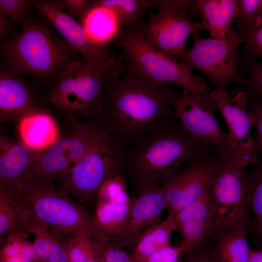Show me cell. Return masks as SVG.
<instances>
[{
  "label": "cell",
  "instance_id": "cell-1",
  "mask_svg": "<svg viewBox=\"0 0 262 262\" xmlns=\"http://www.w3.org/2000/svg\"><path fill=\"white\" fill-rule=\"evenodd\" d=\"M121 53L102 73L101 111L94 119L125 149L139 137L180 120L170 102V84L148 81Z\"/></svg>",
  "mask_w": 262,
  "mask_h": 262
},
{
  "label": "cell",
  "instance_id": "cell-2",
  "mask_svg": "<svg viewBox=\"0 0 262 262\" xmlns=\"http://www.w3.org/2000/svg\"><path fill=\"white\" fill-rule=\"evenodd\" d=\"M125 150L124 177L127 175L137 188L161 186L188 162L218 152L192 137L180 121L139 137Z\"/></svg>",
  "mask_w": 262,
  "mask_h": 262
},
{
  "label": "cell",
  "instance_id": "cell-3",
  "mask_svg": "<svg viewBox=\"0 0 262 262\" xmlns=\"http://www.w3.org/2000/svg\"><path fill=\"white\" fill-rule=\"evenodd\" d=\"M19 27L16 38L0 45V65L16 74L51 87L73 62L82 59L39 12Z\"/></svg>",
  "mask_w": 262,
  "mask_h": 262
},
{
  "label": "cell",
  "instance_id": "cell-4",
  "mask_svg": "<svg viewBox=\"0 0 262 262\" xmlns=\"http://www.w3.org/2000/svg\"><path fill=\"white\" fill-rule=\"evenodd\" d=\"M2 189L12 196L28 219L57 231L84 229L94 235L93 216L54 185L19 181Z\"/></svg>",
  "mask_w": 262,
  "mask_h": 262
},
{
  "label": "cell",
  "instance_id": "cell-5",
  "mask_svg": "<svg viewBox=\"0 0 262 262\" xmlns=\"http://www.w3.org/2000/svg\"><path fill=\"white\" fill-rule=\"evenodd\" d=\"M123 30L113 44L120 48L126 63L148 81L172 84L190 93H210V85L152 47L143 36L141 27Z\"/></svg>",
  "mask_w": 262,
  "mask_h": 262
},
{
  "label": "cell",
  "instance_id": "cell-6",
  "mask_svg": "<svg viewBox=\"0 0 262 262\" xmlns=\"http://www.w3.org/2000/svg\"><path fill=\"white\" fill-rule=\"evenodd\" d=\"M104 71L93 67L82 59L74 61L43 95V103L68 121L95 119L101 111Z\"/></svg>",
  "mask_w": 262,
  "mask_h": 262
},
{
  "label": "cell",
  "instance_id": "cell-7",
  "mask_svg": "<svg viewBox=\"0 0 262 262\" xmlns=\"http://www.w3.org/2000/svg\"><path fill=\"white\" fill-rule=\"evenodd\" d=\"M69 122L68 130L46 149L20 181L54 185L97 145L105 132L94 119Z\"/></svg>",
  "mask_w": 262,
  "mask_h": 262
},
{
  "label": "cell",
  "instance_id": "cell-8",
  "mask_svg": "<svg viewBox=\"0 0 262 262\" xmlns=\"http://www.w3.org/2000/svg\"><path fill=\"white\" fill-rule=\"evenodd\" d=\"M125 152V148L105 131L97 145L55 186L83 203L96 202L105 181L117 175L124 177Z\"/></svg>",
  "mask_w": 262,
  "mask_h": 262
},
{
  "label": "cell",
  "instance_id": "cell-9",
  "mask_svg": "<svg viewBox=\"0 0 262 262\" xmlns=\"http://www.w3.org/2000/svg\"><path fill=\"white\" fill-rule=\"evenodd\" d=\"M193 43L180 63L190 72L196 69L206 77L215 89L227 90L230 84H245L247 79L238 70V47L243 39L231 28L220 38L202 37L196 33L191 35Z\"/></svg>",
  "mask_w": 262,
  "mask_h": 262
},
{
  "label": "cell",
  "instance_id": "cell-10",
  "mask_svg": "<svg viewBox=\"0 0 262 262\" xmlns=\"http://www.w3.org/2000/svg\"><path fill=\"white\" fill-rule=\"evenodd\" d=\"M193 0H159L157 13H150L141 29L145 39L172 60L180 63L186 50L190 35L202 32L193 20Z\"/></svg>",
  "mask_w": 262,
  "mask_h": 262
},
{
  "label": "cell",
  "instance_id": "cell-11",
  "mask_svg": "<svg viewBox=\"0 0 262 262\" xmlns=\"http://www.w3.org/2000/svg\"><path fill=\"white\" fill-rule=\"evenodd\" d=\"M249 173L234 158L221 161L209 187L218 229L245 224L251 229Z\"/></svg>",
  "mask_w": 262,
  "mask_h": 262
},
{
  "label": "cell",
  "instance_id": "cell-12",
  "mask_svg": "<svg viewBox=\"0 0 262 262\" xmlns=\"http://www.w3.org/2000/svg\"><path fill=\"white\" fill-rule=\"evenodd\" d=\"M170 102L186 131L201 143L214 146L221 161L236 159L229 137L217 121V108L210 93L173 90Z\"/></svg>",
  "mask_w": 262,
  "mask_h": 262
},
{
  "label": "cell",
  "instance_id": "cell-13",
  "mask_svg": "<svg viewBox=\"0 0 262 262\" xmlns=\"http://www.w3.org/2000/svg\"><path fill=\"white\" fill-rule=\"evenodd\" d=\"M210 95L226 122V133L235 157L246 168L255 164L260 156L251 132L250 98L243 91L230 94L227 90L215 88Z\"/></svg>",
  "mask_w": 262,
  "mask_h": 262
},
{
  "label": "cell",
  "instance_id": "cell-14",
  "mask_svg": "<svg viewBox=\"0 0 262 262\" xmlns=\"http://www.w3.org/2000/svg\"><path fill=\"white\" fill-rule=\"evenodd\" d=\"M221 166L218 152L188 162L161 186L166 209L174 214L187 207L209 188Z\"/></svg>",
  "mask_w": 262,
  "mask_h": 262
},
{
  "label": "cell",
  "instance_id": "cell-15",
  "mask_svg": "<svg viewBox=\"0 0 262 262\" xmlns=\"http://www.w3.org/2000/svg\"><path fill=\"white\" fill-rule=\"evenodd\" d=\"M31 2L85 63L103 71L110 64L115 56L110 47L100 46L92 40L82 25L59 7L54 0Z\"/></svg>",
  "mask_w": 262,
  "mask_h": 262
},
{
  "label": "cell",
  "instance_id": "cell-16",
  "mask_svg": "<svg viewBox=\"0 0 262 262\" xmlns=\"http://www.w3.org/2000/svg\"><path fill=\"white\" fill-rule=\"evenodd\" d=\"M179 244L183 252L208 244L217 229L216 210L209 188L190 205L174 214Z\"/></svg>",
  "mask_w": 262,
  "mask_h": 262
},
{
  "label": "cell",
  "instance_id": "cell-17",
  "mask_svg": "<svg viewBox=\"0 0 262 262\" xmlns=\"http://www.w3.org/2000/svg\"><path fill=\"white\" fill-rule=\"evenodd\" d=\"M137 190L128 223L120 236L111 243L131 251L142 232L162 221L161 215L166 206L162 186H142Z\"/></svg>",
  "mask_w": 262,
  "mask_h": 262
},
{
  "label": "cell",
  "instance_id": "cell-18",
  "mask_svg": "<svg viewBox=\"0 0 262 262\" xmlns=\"http://www.w3.org/2000/svg\"><path fill=\"white\" fill-rule=\"evenodd\" d=\"M37 82L0 66V118L1 122H19L24 116L41 108L38 105Z\"/></svg>",
  "mask_w": 262,
  "mask_h": 262
},
{
  "label": "cell",
  "instance_id": "cell-19",
  "mask_svg": "<svg viewBox=\"0 0 262 262\" xmlns=\"http://www.w3.org/2000/svg\"><path fill=\"white\" fill-rule=\"evenodd\" d=\"M132 203L128 194L98 196L92 216L96 238L115 241L128 223Z\"/></svg>",
  "mask_w": 262,
  "mask_h": 262
},
{
  "label": "cell",
  "instance_id": "cell-20",
  "mask_svg": "<svg viewBox=\"0 0 262 262\" xmlns=\"http://www.w3.org/2000/svg\"><path fill=\"white\" fill-rule=\"evenodd\" d=\"M45 150L33 148L21 141L1 136L0 188L7 189L19 181Z\"/></svg>",
  "mask_w": 262,
  "mask_h": 262
},
{
  "label": "cell",
  "instance_id": "cell-21",
  "mask_svg": "<svg viewBox=\"0 0 262 262\" xmlns=\"http://www.w3.org/2000/svg\"><path fill=\"white\" fill-rule=\"evenodd\" d=\"M190 12L201 19L202 31H207L210 37L226 36L238 13L237 0H193Z\"/></svg>",
  "mask_w": 262,
  "mask_h": 262
},
{
  "label": "cell",
  "instance_id": "cell-22",
  "mask_svg": "<svg viewBox=\"0 0 262 262\" xmlns=\"http://www.w3.org/2000/svg\"><path fill=\"white\" fill-rule=\"evenodd\" d=\"M21 141L35 149H45L59 137L60 132L52 115L46 109L32 112L18 122Z\"/></svg>",
  "mask_w": 262,
  "mask_h": 262
},
{
  "label": "cell",
  "instance_id": "cell-23",
  "mask_svg": "<svg viewBox=\"0 0 262 262\" xmlns=\"http://www.w3.org/2000/svg\"><path fill=\"white\" fill-rule=\"evenodd\" d=\"M249 232L245 224L217 228L210 243L221 262H247L252 251L247 239Z\"/></svg>",
  "mask_w": 262,
  "mask_h": 262
},
{
  "label": "cell",
  "instance_id": "cell-24",
  "mask_svg": "<svg viewBox=\"0 0 262 262\" xmlns=\"http://www.w3.org/2000/svg\"><path fill=\"white\" fill-rule=\"evenodd\" d=\"M92 3L81 24L95 42L100 46L110 47L122 29L112 10L92 1Z\"/></svg>",
  "mask_w": 262,
  "mask_h": 262
},
{
  "label": "cell",
  "instance_id": "cell-25",
  "mask_svg": "<svg viewBox=\"0 0 262 262\" xmlns=\"http://www.w3.org/2000/svg\"><path fill=\"white\" fill-rule=\"evenodd\" d=\"M175 231L174 214L168 213L164 220L147 229L139 235L131 252L134 262H145L152 254L170 245V238Z\"/></svg>",
  "mask_w": 262,
  "mask_h": 262
},
{
  "label": "cell",
  "instance_id": "cell-26",
  "mask_svg": "<svg viewBox=\"0 0 262 262\" xmlns=\"http://www.w3.org/2000/svg\"><path fill=\"white\" fill-rule=\"evenodd\" d=\"M65 245L68 262H101L98 240L84 230L63 232L52 230Z\"/></svg>",
  "mask_w": 262,
  "mask_h": 262
},
{
  "label": "cell",
  "instance_id": "cell-27",
  "mask_svg": "<svg viewBox=\"0 0 262 262\" xmlns=\"http://www.w3.org/2000/svg\"><path fill=\"white\" fill-rule=\"evenodd\" d=\"M38 262H68L65 245L51 229L28 219Z\"/></svg>",
  "mask_w": 262,
  "mask_h": 262
},
{
  "label": "cell",
  "instance_id": "cell-28",
  "mask_svg": "<svg viewBox=\"0 0 262 262\" xmlns=\"http://www.w3.org/2000/svg\"><path fill=\"white\" fill-rule=\"evenodd\" d=\"M92 1L112 10L116 16L122 30L141 27L145 22L144 13L157 7L159 0H97Z\"/></svg>",
  "mask_w": 262,
  "mask_h": 262
},
{
  "label": "cell",
  "instance_id": "cell-29",
  "mask_svg": "<svg viewBox=\"0 0 262 262\" xmlns=\"http://www.w3.org/2000/svg\"><path fill=\"white\" fill-rule=\"evenodd\" d=\"M31 234L28 219L12 196L0 188V235Z\"/></svg>",
  "mask_w": 262,
  "mask_h": 262
},
{
  "label": "cell",
  "instance_id": "cell-30",
  "mask_svg": "<svg viewBox=\"0 0 262 262\" xmlns=\"http://www.w3.org/2000/svg\"><path fill=\"white\" fill-rule=\"evenodd\" d=\"M249 173V203L251 217V232L262 247V158L251 165Z\"/></svg>",
  "mask_w": 262,
  "mask_h": 262
},
{
  "label": "cell",
  "instance_id": "cell-31",
  "mask_svg": "<svg viewBox=\"0 0 262 262\" xmlns=\"http://www.w3.org/2000/svg\"><path fill=\"white\" fill-rule=\"evenodd\" d=\"M2 244L0 262H37L36 254L29 236L11 234L6 235Z\"/></svg>",
  "mask_w": 262,
  "mask_h": 262
},
{
  "label": "cell",
  "instance_id": "cell-32",
  "mask_svg": "<svg viewBox=\"0 0 262 262\" xmlns=\"http://www.w3.org/2000/svg\"><path fill=\"white\" fill-rule=\"evenodd\" d=\"M237 63L248 72L249 78L245 84L238 85L228 92L231 94L243 91L250 98L262 101V61L239 56Z\"/></svg>",
  "mask_w": 262,
  "mask_h": 262
},
{
  "label": "cell",
  "instance_id": "cell-33",
  "mask_svg": "<svg viewBox=\"0 0 262 262\" xmlns=\"http://www.w3.org/2000/svg\"><path fill=\"white\" fill-rule=\"evenodd\" d=\"M238 13L233 24L237 33L247 32L262 21V0H237Z\"/></svg>",
  "mask_w": 262,
  "mask_h": 262
},
{
  "label": "cell",
  "instance_id": "cell-34",
  "mask_svg": "<svg viewBox=\"0 0 262 262\" xmlns=\"http://www.w3.org/2000/svg\"><path fill=\"white\" fill-rule=\"evenodd\" d=\"M238 34L243 39L244 42L240 56L251 59H262V21L250 31Z\"/></svg>",
  "mask_w": 262,
  "mask_h": 262
},
{
  "label": "cell",
  "instance_id": "cell-35",
  "mask_svg": "<svg viewBox=\"0 0 262 262\" xmlns=\"http://www.w3.org/2000/svg\"><path fill=\"white\" fill-rule=\"evenodd\" d=\"M31 0H0V10L19 26L33 12Z\"/></svg>",
  "mask_w": 262,
  "mask_h": 262
},
{
  "label": "cell",
  "instance_id": "cell-36",
  "mask_svg": "<svg viewBox=\"0 0 262 262\" xmlns=\"http://www.w3.org/2000/svg\"><path fill=\"white\" fill-rule=\"evenodd\" d=\"M98 240L101 262H134L131 253L110 242Z\"/></svg>",
  "mask_w": 262,
  "mask_h": 262
},
{
  "label": "cell",
  "instance_id": "cell-37",
  "mask_svg": "<svg viewBox=\"0 0 262 262\" xmlns=\"http://www.w3.org/2000/svg\"><path fill=\"white\" fill-rule=\"evenodd\" d=\"M56 4L74 19L81 23L91 7V0H54Z\"/></svg>",
  "mask_w": 262,
  "mask_h": 262
},
{
  "label": "cell",
  "instance_id": "cell-38",
  "mask_svg": "<svg viewBox=\"0 0 262 262\" xmlns=\"http://www.w3.org/2000/svg\"><path fill=\"white\" fill-rule=\"evenodd\" d=\"M249 109L252 126L256 131L254 141L260 155L262 158V101L250 98Z\"/></svg>",
  "mask_w": 262,
  "mask_h": 262
},
{
  "label": "cell",
  "instance_id": "cell-39",
  "mask_svg": "<svg viewBox=\"0 0 262 262\" xmlns=\"http://www.w3.org/2000/svg\"><path fill=\"white\" fill-rule=\"evenodd\" d=\"M179 262H221L211 243L183 252Z\"/></svg>",
  "mask_w": 262,
  "mask_h": 262
},
{
  "label": "cell",
  "instance_id": "cell-40",
  "mask_svg": "<svg viewBox=\"0 0 262 262\" xmlns=\"http://www.w3.org/2000/svg\"><path fill=\"white\" fill-rule=\"evenodd\" d=\"M183 252L179 245L170 244L152 254L145 262H179Z\"/></svg>",
  "mask_w": 262,
  "mask_h": 262
},
{
  "label": "cell",
  "instance_id": "cell-41",
  "mask_svg": "<svg viewBox=\"0 0 262 262\" xmlns=\"http://www.w3.org/2000/svg\"><path fill=\"white\" fill-rule=\"evenodd\" d=\"M17 24L0 10V43L11 40L18 35L19 30H17Z\"/></svg>",
  "mask_w": 262,
  "mask_h": 262
},
{
  "label": "cell",
  "instance_id": "cell-42",
  "mask_svg": "<svg viewBox=\"0 0 262 262\" xmlns=\"http://www.w3.org/2000/svg\"><path fill=\"white\" fill-rule=\"evenodd\" d=\"M247 262H262V247L252 250Z\"/></svg>",
  "mask_w": 262,
  "mask_h": 262
},
{
  "label": "cell",
  "instance_id": "cell-43",
  "mask_svg": "<svg viewBox=\"0 0 262 262\" xmlns=\"http://www.w3.org/2000/svg\"></svg>",
  "mask_w": 262,
  "mask_h": 262
}]
</instances>
